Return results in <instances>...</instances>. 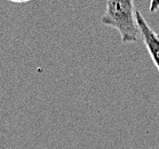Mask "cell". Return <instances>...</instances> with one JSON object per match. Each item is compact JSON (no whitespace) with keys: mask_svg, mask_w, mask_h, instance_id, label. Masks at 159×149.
Instances as JSON below:
<instances>
[{"mask_svg":"<svg viewBox=\"0 0 159 149\" xmlns=\"http://www.w3.org/2000/svg\"><path fill=\"white\" fill-rule=\"evenodd\" d=\"M135 16H136V23H138L142 40L144 43L153 64L159 72V35L149 26L148 21L145 20V17L139 9H136Z\"/></svg>","mask_w":159,"mask_h":149,"instance_id":"cell-2","label":"cell"},{"mask_svg":"<svg viewBox=\"0 0 159 149\" xmlns=\"http://www.w3.org/2000/svg\"><path fill=\"white\" fill-rule=\"evenodd\" d=\"M135 14L134 0H107L101 22L117 30L123 44H132L136 43L140 36Z\"/></svg>","mask_w":159,"mask_h":149,"instance_id":"cell-1","label":"cell"},{"mask_svg":"<svg viewBox=\"0 0 159 149\" xmlns=\"http://www.w3.org/2000/svg\"><path fill=\"white\" fill-rule=\"evenodd\" d=\"M9 2H14V4H26V2H30V1H33V0H7Z\"/></svg>","mask_w":159,"mask_h":149,"instance_id":"cell-4","label":"cell"},{"mask_svg":"<svg viewBox=\"0 0 159 149\" xmlns=\"http://www.w3.org/2000/svg\"><path fill=\"white\" fill-rule=\"evenodd\" d=\"M159 11V0H150V6H149V12L151 14H155Z\"/></svg>","mask_w":159,"mask_h":149,"instance_id":"cell-3","label":"cell"}]
</instances>
